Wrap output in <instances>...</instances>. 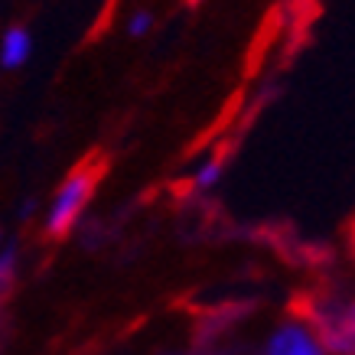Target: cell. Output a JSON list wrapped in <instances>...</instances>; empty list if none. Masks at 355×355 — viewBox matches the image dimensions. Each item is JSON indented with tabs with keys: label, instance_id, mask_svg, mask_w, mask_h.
Returning a JSON list of instances; mask_svg holds the SVG:
<instances>
[{
	"label": "cell",
	"instance_id": "obj_4",
	"mask_svg": "<svg viewBox=\"0 0 355 355\" xmlns=\"http://www.w3.org/2000/svg\"><path fill=\"white\" fill-rule=\"evenodd\" d=\"M30 49H33L30 33L23 30V26H10V30L3 33V43H0V59H3L7 69H17L30 55Z\"/></svg>",
	"mask_w": 355,
	"mask_h": 355
},
{
	"label": "cell",
	"instance_id": "obj_2",
	"mask_svg": "<svg viewBox=\"0 0 355 355\" xmlns=\"http://www.w3.org/2000/svg\"><path fill=\"white\" fill-rule=\"evenodd\" d=\"M316 339L326 352L355 355V300L333 303L316 316Z\"/></svg>",
	"mask_w": 355,
	"mask_h": 355
},
{
	"label": "cell",
	"instance_id": "obj_6",
	"mask_svg": "<svg viewBox=\"0 0 355 355\" xmlns=\"http://www.w3.org/2000/svg\"><path fill=\"white\" fill-rule=\"evenodd\" d=\"M218 173H222L218 163H205L202 170H199V176H196V186H212L218 180Z\"/></svg>",
	"mask_w": 355,
	"mask_h": 355
},
{
	"label": "cell",
	"instance_id": "obj_1",
	"mask_svg": "<svg viewBox=\"0 0 355 355\" xmlns=\"http://www.w3.org/2000/svg\"><path fill=\"white\" fill-rule=\"evenodd\" d=\"M98 173H101V166L78 163L76 170L65 176V183L55 193L53 209H49V218H46V235L49 238H62L69 228L76 225V218L82 216V209H85L92 193H95Z\"/></svg>",
	"mask_w": 355,
	"mask_h": 355
},
{
	"label": "cell",
	"instance_id": "obj_7",
	"mask_svg": "<svg viewBox=\"0 0 355 355\" xmlns=\"http://www.w3.org/2000/svg\"><path fill=\"white\" fill-rule=\"evenodd\" d=\"M153 26V17L150 13H137L134 20H130V36H144V33Z\"/></svg>",
	"mask_w": 355,
	"mask_h": 355
},
{
	"label": "cell",
	"instance_id": "obj_8",
	"mask_svg": "<svg viewBox=\"0 0 355 355\" xmlns=\"http://www.w3.org/2000/svg\"><path fill=\"white\" fill-rule=\"evenodd\" d=\"M349 238H352V251H355V222H352V228H349Z\"/></svg>",
	"mask_w": 355,
	"mask_h": 355
},
{
	"label": "cell",
	"instance_id": "obj_3",
	"mask_svg": "<svg viewBox=\"0 0 355 355\" xmlns=\"http://www.w3.org/2000/svg\"><path fill=\"white\" fill-rule=\"evenodd\" d=\"M268 355H326V349L316 339V333H310L306 326L284 323L277 333L270 336Z\"/></svg>",
	"mask_w": 355,
	"mask_h": 355
},
{
	"label": "cell",
	"instance_id": "obj_5",
	"mask_svg": "<svg viewBox=\"0 0 355 355\" xmlns=\"http://www.w3.org/2000/svg\"><path fill=\"white\" fill-rule=\"evenodd\" d=\"M13 264H17V251H13V248H7V251L0 254V297H3V291L10 287Z\"/></svg>",
	"mask_w": 355,
	"mask_h": 355
}]
</instances>
